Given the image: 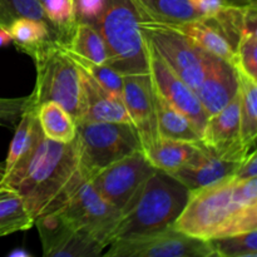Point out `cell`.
<instances>
[{"instance_id":"cell-1","label":"cell","mask_w":257,"mask_h":257,"mask_svg":"<svg viewBox=\"0 0 257 257\" xmlns=\"http://www.w3.org/2000/svg\"><path fill=\"white\" fill-rule=\"evenodd\" d=\"M78 171L77 136L68 143L55 142L43 136L34 152L4 176L0 187L17 191L35 221L59 197Z\"/></svg>"},{"instance_id":"cell-2","label":"cell","mask_w":257,"mask_h":257,"mask_svg":"<svg viewBox=\"0 0 257 257\" xmlns=\"http://www.w3.org/2000/svg\"><path fill=\"white\" fill-rule=\"evenodd\" d=\"M190 190L168 173L156 170L122 210L112 241L138 237L173 227Z\"/></svg>"},{"instance_id":"cell-3","label":"cell","mask_w":257,"mask_h":257,"mask_svg":"<svg viewBox=\"0 0 257 257\" xmlns=\"http://www.w3.org/2000/svg\"><path fill=\"white\" fill-rule=\"evenodd\" d=\"M140 22V14L131 0H107L102 15L93 24L104 40L107 64L122 75L150 73Z\"/></svg>"},{"instance_id":"cell-4","label":"cell","mask_w":257,"mask_h":257,"mask_svg":"<svg viewBox=\"0 0 257 257\" xmlns=\"http://www.w3.org/2000/svg\"><path fill=\"white\" fill-rule=\"evenodd\" d=\"M37 78L29 94V107L45 102L62 105L78 122L80 115V78L77 63L59 40H49L30 53Z\"/></svg>"},{"instance_id":"cell-5","label":"cell","mask_w":257,"mask_h":257,"mask_svg":"<svg viewBox=\"0 0 257 257\" xmlns=\"http://www.w3.org/2000/svg\"><path fill=\"white\" fill-rule=\"evenodd\" d=\"M77 141L79 171L87 180L110 163L143 151L137 131L130 123L78 122Z\"/></svg>"},{"instance_id":"cell-6","label":"cell","mask_w":257,"mask_h":257,"mask_svg":"<svg viewBox=\"0 0 257 257\" xmlns=\"http://www.w3.org/2000/svg\"><path fill=\"white\" fill-rule=\"evenodd\" d=\"M235 178H222L211 185L190 191V196L173 227L201 240H211L237 208L232 198ZM251 206V205H250Z\"/></svg>"},{"instance_id":"cell-7","label":"cell","mask_w":257,"mask_h":257,"mask_svg":"<svg viewBox=\"0 0 257 257\" xmlns=\"http://www.w3.org/2000/svg\"><path fill=\"white\" fill-rule=\"evenodd\" d=\"M58 212L73 228L87 233L107 247L122 212L97 192L89 180L80 178L67 193Z\"/></svg>"},{"instance_id":"cell-8","label":"cell","mask_w":257,"mask_h":257,"mask_svg":"<svg viewBox=\"0 0 257 257\" xmlns=\"http://www.w3.org/2000/svg\"><path fill=\"white\" fill-rule=\"evenodd\" d=\"M140 29L146 43L166 65L191 89H197L205 74L207 52L171 25L141 20Z\"/></svg>"},{"instance_id":"cell-9","label":"cell","mask_w":257,"mask_h":257,"mask_svg":"<svg viewBox=\"0 0 257 257\" xmlns=\"http://www.w3.org/2000/svg\"><path fill=\"white\" fill-rule=\"evenodd\" d=\"M105 257H215L208 241L170 227L138 237L119 238L107 246Z\"/></svg>"},{"instance_id":"cell-10","label":"cell","mask_w":257,"mask_h":257,"mask_svg":"<svg viewBox=\"0 0 257 257\" xmlns=\"http://www.w3.org/2000/svg\"><path fill=\"white\" fill-rule=\"evenodd\" d=\"M155 172L145 152L137 151L110 163L89 181L107 202L122 212L138 188Z\"/></svg>"},{"instance_id":"cell-11","label":"cell","mask_w":257,"mask_h":257,"mask_svg":"<svg viewBox=\"0 0 257 257\" xmlns=\"http://www.w3.org/2000/svg\"><path fill=\"white\" fill-rule=\"evenodd\" d=\"M45 257H95L105 248L87 233L73 228L58 212L35 218Z\"/></svg>"},{"instance_id":"cell-12","label":"cell","mask_w":257,"mask_h":257,"mask_svg":"<svg viewBox=\"0 0 257 257\" xmlns=\"http://www.w3.org/2000/svg\"><path fill=\"white\" fill-rule=\"evenodd\" d=\"M146 45L148 50V67L155 90L168 104L186 115L202 136L208 115L195 90L178 78L147 43Z\"/></svg>"},{"instance_id":"cell-13","label":"cell","mask_w":257,"mask_h":257,"mask_svg":"<svg viewBox=\"0 0 257 257\" xmlns=\"http://www.w3.org/2000/svg\"><path fill=\"white\" fill-rule=\"evenodd\" d=\"M240 90L218 112L207 118L201 136V143L213 155L233 161H242L252 150L240 140Z\"/></svg>"},{"instance_id":"cell-14","label":"cell","mask_w":257,"mask_h":257,"mask_svg":"<svg viewBox=\"0 0 257 257\" xmlns=\"http://www.w3.org/2000/svg\"><path fill=\"white\" fill-rule=\"evenodd\" d=\"M122 99L137 131L143 152H146L160 137L156 120L155 88L150 73L123 75Z\"/></svg>"},{"instance_id":"cell-15","label":"cell","mask_w":257,"mask_h":257,"mask_svg":"<svg viewBox=\"0 0 257 257\" xmlns=\"http://www.w3.org/2000/svg\"><path fill=\"white\" fill-rule=\"evenodd\" d=\"M78 69L80 78V115L78 122H119L132 124L122 98L104 89L84 68L78 65Z\"/></svg>"},{"instance_id":"cell-16","label":"cell","mask_w":257,"mask_h":257,"mask_svg":"<svg viewBox=\"0 0 257 257\" xmlns=\"http://www.w3.org/2000/svg\"><path fill=\"white\" fill-rule=\"evenodd\" d=\"M237 90L238 79L233 64L207 53L205 74L195 93L208 117L222 109Z\"/></svg>"},{"instance_id":"cell-17","label":"cell","mask_w":257,"mask_h":257,"mask_svg":"<svg viewBox=\"0 0 257 257\" xmlns=\"http://www.w3.org/2000/svg\"><path fill=\"white\" fill-rule=\"evenodd\" d=\"M241 161L227 160L213 155L201 143V151L191 162L170 173L173 178L192 191L232 176Z\"/></svg>"},{"instance_id":"cell-18","label":"cell","mask_w":257,"mask_h":257,"mask_svg":"<svg viewBox=\"0 0 257 257\" xmlns=\"http://www.w3.org/2000/svg\"><path fill=\"white\" fill-rule=\"evenodd\" d=\"M173 28L183 33L205 52L227 60L231 64L235 62V49L212 18H198L180 25H173Z\"/></svg>"},{"instance_id":"cell-19","label":"cell","mask_w":257,"mask_h":257,"mask_svg":"<svg viewBox=\"0 0 257 257\" xmlns=\"http://www.w3.org/2000/svg\"><path fill=\"white\" fill-rule=\"evenodd\" d=\"M201 151L200 142H185L158 137L145 152L151 165L162 172L172 173L193 160Z\"/></svg>"},{"instance_id":"cell-20","label":"cell","mask_w":257,"mask_h":257,"mask_svg":"<svg viewBox=\"0 0 257 257\" xmlns=\"http://www.w3.org/2000/svg\"><path fill=\"white\" fill-rule=\"evenodd\" d=\"M140 14L141 20L165 25H180L198 19L190 0H131Z\"/></svg>"},{"instance_id":"cell-21","label":"cell","mask_w":257,"mask_h":257,"mask_svg":"<svg viewBox=\"0 0 257 257\" xmlns=\"http://www.w3.org/2000/svg\"><path fill=\"white\" fill-rule=\"evenodd\" d=\"M156 120L160 137L185 142H200L201 133L186 115L168 104L155 90Z\"/></svg>"},{"instance_id":"cell-22","label":"cell","mask_w":257,"mask_h":257,"mask_svg":"<svg viewBox=\"0 0 257 257\" xmlns=\"http://www.w3.org/2000/svg\"><path fill=\"white\" fill-rule=\"evenodd\" d=\"M235 67V65H233ZM240 90V140L248 150L256 148L257 137V82L236 68Z\"/></svg>"},{"instance_id":"cell-23","label":"cell","mask_w":257,"mask_h":257,"mask_svg":"<svg viewBox=\"0 0 257 257\" xmlns=\"http://www.w3.org/2000/svg\"><path fill=\"white\" fill-rule=\"evenodd\" d=\"M37 117L43 135L48 140L68 143L77 136V122L58 103L45 102L40 104L37 108Z\"/></svg>"},{"instance_id":"cell-24","label":"cell","mask_w":257,"mask_h":257,"mask_svg":"<svg viewBox=\"0 0 257 257\" xmlns=\"http://www.w3.org/2000/svg\"><path fill=\"white\" fill-rule=\"evenodd\" d=\"M65 48L70 53L97 64H107L108 54L104 40L97 28L87 22H78Z\"/></svg>"},{"instance_id":"cell-25","label":"cell","mask_w":257,"mask_h":257,"mask_svg":"<svg viewBox=\"0 0 257 257\" xmlns=\"http://www.w3.org/2000/svg\"><path fill=\"white\" fill-rule=\"evenodd\" d=\"M34 225L17 191L8 187H0V237L12 235L19 231L29 230Z\"/></svg>"},{"instance_id":"cell-26","label":"cell","mask_w":257,"mask_h":257,"mask_svg":"<svg viewBox=\"0 0 257 257\" xmlns=\"http://www.w3.org/2000/svg\"><path fill=\"white\" fill-rule=\"evenodd\" d=\"M10 35L15 47L28 55L49 40H59L57 32L42 20L18 18L10 24Z\"/></svg>"},{"instance_id":"cell-27","label":"cell","mask_w":257,"mask_h":257,"mask_svg":"<svg viewBox=\"0 0 257 257\" xmlns=\"http://www.w3.org/2000/svg\"><path fill=\"white\" fill-rule=\"evenodd\" d=\"M207 241L215 257H257V230Z\"/></svg>"},{"instance_id":"cell-28","label":"cell","mask_w":257,"mask_h":257,"mask_svg":"<svg viewBox=\"0 0 257 257\" xmlns=\"http://www.w3.org/2000/svg\"><path fill=\"white\" fill-rule=\"evenodd\" d=\"M69 52V50H68ZM70 57L75 60L78 65H80L82 68H84L100 85H102L104 89H107L108 92L113 93L117 97L122 98V92H123V75L120 73H118L117 70L113 69L112 67H109L108 64H97V63L89 62V60L84 59V58L79 57V55H75L73 53H70Z\"/></svg>"},{"instance_id":"cell-29","label":"cell","mask_w":257,"mask_h":257,"mask_svg":"<svg viewBox=\"0 0 257 257\" xmlns=\"http://www.w3.org/2000/svg\"><path fill=\"white\" fill-rule=\"evenodd\" d=\"M233 65L252 79H257V32H246L235 48Z\"/></svg>"},{"instance_id":"cell-30","label":"cell","mask_w":257,"mask_h":257,"mask_svg":"<svg viewBox=\"0 0 257 257\" xmlns=\"http://www.w3.org/2000/svg\"><path fill=\"white\" fill-rule=\"evenodd\" d=\"M29 103L28 97L0 98V127L14 130Z\"/></svg>"},{"instance_id":"cell-31","label":"cell","mask_w":257,"mask_h":257,"mask_svg":"<svg viewBox=\"0 0 257 257\" xmlns=\"http://www.w3.org/2000/svg\"><path fill=\"white\" fill-rule=\"evenodd\" d=\"M78 22L94 24L102 15L107 0H74Z\"/></svg>"},{"instance_id":"cell-32","label":"cell","mask_w":257,"mask_h":257,"mask_svg":"<svg viewBox=\"0 0 257 257\" xmlns=\"http://www.w3.org/2000/svg\"><path fill=\"white\" fill-rule=\"evenodd\" d=\"M257 177V152L256 148L251 151L238 165L237 170L233 173V178L236 181L248 180V178Z\"/></svg>"},{"instance_id":"cell-33","label":"cell","mask_w":257,"mask_h":257,"mask_svg":"<svg viewBox=\"0 0 257 257\" xmlns=\"http://www.w3.org/2000/svg\"><path fill=\"white\" fill-rule=\"evenodd\" d=\"M201 18L213 17L223 7L222 0H190Z\"/></svg>"},{"instance_id":"cell-34","label":"cell","mask_w":257,"mask_h":257,"mask_svg":"<svg viewBox=\"0 0 257 257\" xmlns=\"http://www.w3.org/2000/svg\"><path fill=\"white\" fill-rule=\"evenodd\" d=\"M223 5H230V7L245 8V7H253L257 5V0H222Z\"/></svg>"},{"instance_id":"cell-35","label":"cell","mask_w":257,"mask_h":257,"mask_svg":"<svg viewBox=\"0 0 257 257\" xmlns=\"http://www.w3.org/2000/svg\"><path fill=\"white\" fill-rule=\"evenodd\" d=\"M10 43H13V39L12 35H10L9 29L0 27V48L10 44Z\"/></svg>"},{"instance_id":"cell-36","label":"cell","mask_w":257,"mask_h":257,"mask_svg":"<svg viewBox=\"0 0 257 257\" xmlns=\"http://www.w3.org/2000/svg\"><path fill=\"white\" fill-rule=\"evenodd\" d=\"M12 257H30V253L25 250H15L10 253Z\"/></svg>"},{"instance_id":"cell-37","label":"cell","mask_w":257,"mask_h":257,"mask_svg":"<svg viewBox=\"0 0 257 257\" xmlns=\"http://www.w3.org/2000/svg\"><path fill=\"white\" fill-rule=\"evenodd\" d=\"M4 173H5V166L4 163H0V183H2L3 178H4Z\"/></svg>"}]
</instances>
